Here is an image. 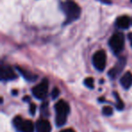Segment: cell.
<instances>
[{
    "mask_svg": "<svg viewBox=\"0 0 132 132\" xmlns=\"http://www.w3.org/2000/svg\"><path fill=\"white\" fill-rule=\"evenodd\" d=\"M48 89H49V82L47 79H44L38 85L34 87L32 92L34 96L38 100H44L48 94Z\"/></svg>",
    "mask_w": 132,
    "mask_h": 132,
    "instance_id": "5b68a950",
    "label": "cell"
},
{
    "mask_svg": "<svg viewBox=\"0 0 132 132\" xmlns=\"http://www.w3.org/2000/svg\"><path fill=\"white\" fill-rule=\"evenodd\" d=\"M29 111H30V113H31L32 116H34L35 114V111H36V106H35L34 103H31V104H30Z\"/></svg>",
    "mask_w": 132,
    "mask_h": 132,
    "instance_id": "e0dca14e",
    "label": "cell"
},
{
    "mask_svg": "<svg viewBox=\"0 0 132 132\" xmlns=\"http://www.w3.org/2000/svg\"><path fill=\"white\" fill-rule=\"evenodd\" d=\"M62 9L66 15V24L77 20L81 15V7L72 0L62 3Z\"/></svg>",
    "mask_w": 132,
    "mask_h": 132,
    "instance_id": "6da1fadb",
    "label": "cell"
},
{
    "mask_svg": "<svg viewBox=\"0 0 132 132\" xmlns=\"http://www.w3.org/2000/svg\"><path fill=\"white\" fill-rule=\"evenodd\" d=\"M131 1H132V0H131Z\"/></svg>",
    "mask_w": 132,
    "mask_h": 132,
    "instance_id": "7402d4cb",
    "label": "cell"
},
{
    "mask_svg": "<svg viewBox=\"0 0 132 132\" xmlns=\"http://www.w3.org/2000/svg\"><path fill=\"white\" fill-rule=\"evenodd\" d=\"M106 61H107V56L106 53L103 50H100L97 51L94 53L93 57H92V62L93 65L98 71H103L106 67Z\"/></svg>",
    "mask_w": 132,
    "mask_h": 132,
    "instance_id": "8992f818",
    "label": "cell"
},
{
    "mask_svg": "<svg viewBox=\"0 0 132 132\" xmlns=\"http://www.w3.org/2000/svg\"><path fill=\"white\" fill-rule=\"evenodd\" d=\"M120 84L124 89L128 90L132 86V73L130 72H127L120 78Z\"/></svg>",
    "mask_w": 132,
    "mask_h": 132,
    "instance_id": "30bf717a",
    "label": "cell"
},
{
    "mask_svg": "<svg viewBox=\"0 0 132 132\" xmlns=\"http://www.w3.org/2000/svg\"><path fill=\"white\" fill-rule=\"evenodd\" d=\"M113 113V110L111 107L110 106H105L102 108V114L105 116H111Z\"/></svg>",
    "mask_w": 132,
    "mask_h": 132,
    "instance_id": "5bb4252c",
    "label": "cell"
},
{
    "mask_svg": "<svg viewBox=\"0 0 132 132\" xmlns=\"http://www.w3.org/2000/svg\"><path fill=\"white\" fill-rule=\"evenodd\" d=\"M17 70L18 72H20L21 74L23 75V77L26 80V81H35V80L37 79V75L35 74L32 73L31 72L29 71H26V70H24V69L20 68V67H17Z\"/></svg>",
    "mask_w": 132,
    "mask_h": 132,
    "instance_id": "7c38bea8",
    "label": "cell"
},
{
    "mask_svg": "<svg viewBox=\"0 0 132 132\" xmlns=\"http://www.w3.org/2000/svg\"><path fill=\"white\" fill-rule=\"evenodd\" d=\"M0 77L2 81H12L16 78V74L9 65H2L0 69Z\"/></svg>",
    "mask_w": 132,
    "mask_h": 132,
    "instance_id": "52a82bcc",
    "label": "cell"
},
{
    "mask_svg": "<svg viewBox=\"0 0 132 132\" xmlns=\"http://www.w3.org/2000/svg\"><path fill=\"white\" fill-rule=\"evenodd\" d=\"M84 84L85 86H87L88 88L90 89H93L94 87V81L92 77H88L84 80Z\"/></svg>",
    "mask_w": 132,
    "mask_h": 132,
    "instance_id": "9a60e30c",
    "label": "cell"
},
{
    "mask_svg": "<svg viewBox=\"0 0 132 132\" xmlns=\"http://www.w3.org/2000/svg\"><path fill=\"white\" fill-rule=\"evenodd\" d=\"M13 123L15 128L19 132H35V125L31 120L24 119L20 116L14 118Z\"/></svg>",
    "mask_w": 132,
    "mask_h": 132,
    "instance_id": "277c9868",
    "label": "cell"
},
{
    "mask_svg": "<svg viewBox=\"0 0 132 132\" xmlns=\"http://www.w3.org/2000/svg\"><path fill=\"white\" fill-rule=\"evenodd\" d=\"M116 26L120 29H128L130 26V19L127 15H121L116 20Z\"/></svg>",
    "mask_w": 132,
    "mask_h": 132,
    "instance_id": "8fae6325",
    "label": "cell"
},
{
    "mask_svg": "<svg viewBox=\"0 0 132 132\" xmlns=\"http://www.w3.org/2000/svg\"><path fill=\"white\" fill-rule=\"evenodd\" d=\"M60 132H75V130L72 129V128H66V129H63Z\"/></svg>",
    "mask_w": 132,
    "mask_h": 132,
    "instance_id": "ac0fdd59",
    "label": "cell"
},
{
    "mask_svg": "<svg viewBox=\"0 0 132 132\" xmlns=\"http://www.w3.org/2000/svg\"><path fill=\"white\" fill-rule=\"evenodd\" d=\"M35 129H36V132H51L52 127L47 119H41L36 122Z\"/></svg>",
    "mask_w": 132,
    "mask_h": 132,
    "instance_id": "9c48e42d",
    "label": "cell"
},
{
    "mask_svg": "<svg viewBox=\"0 0 132 132\" xmlns=\"http://www.w3.org/2000/svg\"><path fill=\"white\" fill-rule=\"evenodd\" d=\"M110 49L114 53H119L124 48L125 38L122 33H115L109 41Z\"/></svg>",
    "mask_w": 132,
    "mask_h": 132,
    "instance_id": "3957f363",
    "label": "cell"
},
{
    "mask_svg": "<svg viewBox=\"0 0 132 132\" xmlns=\"http://www.w3.org/2000/svg\"><path fill=\"white\" fill-rule=\"evenodd\" d=\"M56 116H55V124L57 127H62L67 122V117L70 113V106L63 100H61L54 106Z\"/></svg>",
    "mask_w": 132,
    "mask_h": 132,
    "instance_id": "7a4b0ae2",
    "label": "cell"
},
{
    "mask_svg": "<svg viewBox=\"0 0 132 132\" xmlns=\"http://www.w3.org/2000/svg\"><path fill=\"white\" fill-rule=\"evenodd\" d=\"M114 95L116 96V99H117V102H116V108H117L119 110H123V109H124V102H123V101L120 100V98H119V94H118L117 92H115V93H114Z\"/></svg>",
    "mask_w": 132,
    "mask_h": 132,
    "instance_id": "4fadbf2b",
    "label": "cell"
},
{
    "mask_svg": "<svg viewBox=\"0 0 132 132\" xmlns=\"http://www.w3.org/2000/svg\"><path fill=\"white\" fill-rule=\"evenodd\" d=\"M60 95V90H59V89L57 88H54L53 90V92H52V97H53V99H56L58 96Z\"/></svg>",
    "mask_w": 132,
    "mask_h": 132,
    "instance_id": "2e32d148",
    "label": "cell"
},
{
    "mask_svg": "<svg viewBox=\"0 0 132 132\" xmlns=\"http://www.w3.org/2000/svg\"><path fill=\"white\" fill-rule=\"evenodd\" d=\"M125 65H126V59L125 58H120L118 62L116 63V65L114 66L113 68L109 72V75L111 79H115L117 78L119 74L122 72L123 69H124Z\"/></svg>",
    "mask_w": 132,
    "mask_h": 132,
    "instance_id": "ba28073f",
    "label": "cell"
},
{
    "mask_svg": "<svg viewBox=\"0 0 132 132\" xmlns=\"http://www.w3.org/2000/svg\"><path fill=\"white\" fill-rule=\"evenodd\" d=\"M128 40H129V43H130V44H131V47H132V33L128 34Z\"/></svg>",
    "mask_w": 132,
    "mask_h": 132,
    "instance_id": "ffe728a7",
    "label": "cell"
},
{
    "mask_svg": "<svg viewBox=\"0 0 132 132\" xmlns=\"http://www.w3.org/2000/svg\"><path fill=\"white\" fill-rule=\"evenodd\" d=\"M131 24H132V20H131Z\"/></svg>",
    "mask_w": 132,
    "mask_h": 132,
    "instance_id": "44dd1931",
    "label": "cell"
},
{
    "mask_svg": "<svg viewBox=\"0 0 132 132\" xmlns=\"http://www.w3.org/2000/svg\"><path fill=\"white\" fill-rule=\"evenodd\" d=\"M101 3H104V4H111V1L110 0H99Z\"/></svg>",
    "mask_w": 132,
    "mask_h": 132,
    "instance_id": "d6986e66",
    "label": "cell"
}]
</instances>
